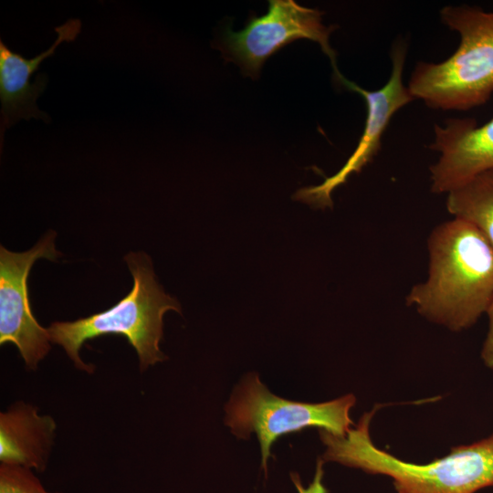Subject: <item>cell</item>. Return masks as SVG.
I'll use <instances>...</instances> for the list:
<instances>
[{"label": "cell", "mask_w": 493, "mask_h": 493, "mask_svg": "<svg viewBox=\"0 0 493 493\" xmlns=\"http://www.w3.org/2000/svg\"><path fill=\"white\" fill-rule=\"evenodd\" d=\"M427 249V277L410 289L406 304L450 330L470 328L493 301L492 245L453 217L432 230Z\"/></svg>", "instance_id": "cell-1"}, {"label": "cell", "mask_w": 493, "mask_h": 493, "mask_svg": "<svg viewBox=\"0 0 493 493\" xmlns=\"http://www.w3.org/2000/svg\"><path fill=\"white\" fill-rule=\"evenodd\" d=\"M376 410L365 413L344 436L320 429L326 446L322 459L389 477L397 493H476L493 487V434L471 445L455 446L430 463L406 462L372 443L369 428Z\"/></svg>", "instance_id": "cell-2"}, {"label": "cell", "mask_w": 493, "mask_h": 493, "mask_svg": "<svg viewBox=\"0 0 493 493\" xmlns=\"http://www.w3.org/2000/svg\"><path fill=\"white\" fill-rule=\"evenodd\" d=\"M125 260L133 286L123 299L104 311L73 321H55L47 328L50 341L62 346L81 371L93 372V367L80 359L83 343L108 334L122 335L128 340L137 352L141 372L166 359L159 348L163 317L168 310L181 312L180 304L158 284L146 254L131 252Z\"/></svg>", "instance_id": "cell-3"}, {"label": "cell", "mask_w": 493, "mask_h": 493, "mask_svg": "<svg viewBox=\"0 0 493 493\" xmlns=\"http://www.w3.org/2000/svg\"><path fill=\"white\" fill-rule=\"evenodd\" d=\"M441 21L460 37L446 60L418 62L407 88L429 108L467 110L493 95V11L467 5H446Z\"/></svg>", "instance_id": "cell-4"}, {"label": "cell", "mask_w": 493, "mask_h": 493, "mask_svg": "<svg viewBox=\"0 0 493 493\" xmlns=\"http://www.w3.org/2000/svg\"><path fill=\"white\" fill-rule=\"evenodd\" d=\"M355 403L351 393L318 404L287 400L269 392L258 374L251 372L235 388L226 404L225 425L237 438L257 435L261 468L267 474L270 448L280 436L308 427L344 436L354 426L350 411Z\"/></svg>", "instance_id": "cell-5"}, {"label": "cell", "mask_w": 493, "mask_h": 493, "mask_svg": "<svg viewBox=\"0 0 493 493\" xmlns=\"http://www.w3.org/2000/svg\"><path fill=\"white\" fill-rule=\"evenodd\" d=\"M267 12L253 16L246 26L234 31L226 26L222 47L246 76L258 77L265 61L286 45L301 38L318 43L330 58L334 77L341 74L336 52L330 45L335 26L322 23L323 12L299 5L293 0H270Z\"/></svg>", "instance_id": "cell-6"}, {"label": "cell", "mask_w": 493, "mask_h": 493, "mask_svg": "<svg viewBox=\"0 0 493 493\" xmlns=\"http://www.w3.org/2000/svg\"><path fill=\"white\" fill-rule=\"evenodd\" d=\"M54 231H48L36 246L16 253L0 247V344L16 346L26 366L36 370L50 351L47 329L34 317L28 299L27 277L39 258L56 260Z\"/></svg>", "instance_id": "cell-7"}, {"label": "cell", "mask_w": 493, "mask_h": 493, "mask_svg": "<svg viewBox=\"0 0 493 493\" xmlns=\"http://www.w3.org/2000/svg\"><path fill=\"white\" fill-rule=\"evenodd\" d=\"M406 52L405 41L397 40L393 44L391 51V75L381 89L368 90L345 79L341 74L335 77L339 83L360 94L365 100L367 114L362 134L354 152L336 174L325 179L318 186L299 189L294 198L316 207L331 206V192L343 184L350 174L360 172L378 153L382 137L392 117L400 109L414 100L403 81Z\"/></svg>", "instance_id": "cell-8"}, {"label": "cell", "mask_w": 493, "mask_h": 493, "mask_svg": "<svg viewBox=\"0 0 493 493\" xmlns=\"http://www.w3.org/2000/svg\"><path fill=\"white\" fill-rule=\"evenodd\" d=\"M429 148L439 153L430 170L432 193L448 194L477 175L493 170V118L477 126L472 118L435 124Z\"/></svg>", "instance_id": "cell-9"}, {"label": "cell", "mask_w": 493, "mask_h": 493, "mask_svg": "<svg viewBox=\"0 0 493 493\" xmlns=\"http://www.w3.org/2000/svg\"><path fill=\"white\" fill-rule=\"evenodd\" d=\"M81 30V21L70 18L55 27L57 39L52 46L33 58H26L11 50L0 41V100H1V145L5 131L24 119H39L49 121V116L37 106V98L45 90L48 78L46 73H38L33 83L29 79L38 69L40 63L53 56L63 42H72Z\"/></svg>", "instance_id": "cell-10"}, {"label": "cell", "mask_w": 493, "mask_h": 493, "mask_svg": "<svg viewBox=\"0 0 493 493\" xmlns=\"http://www.w3.org/2000/svg\"><path fill=\"white\" fill-rule=\"evenodd\" d=\"M57 424L37 408L16 402L0 414V461L43 472L55 440Z\"/></svg>", "instance_id": "cell-11"}, {"label": "cell", "mask_w": 493, "mask_h": 493, "mask_svg": "<svg viewBox=\"0 0 493 493\" xmlns=\"http://www.w3.org/2000/svg\"><path fill=\"white\" fill-rule=\"evenodd\" d=\"M446 209L475 226L493 246V170L446 194Z\"/></svg>", "instance_id": "cell-12"}, {"label": "cell", "mask_w": 493, "mask_h": 493, "mask_svg": "<svg viewBox=\"0 0 493 493\" xmlns=\"http://www.w3.org/2000/svg\"><path fill=\"white\" fill-rule=\"evenodd\" d=\"M0 493H51L45 489L30 468L1 463ZM60 493V492H55Z\"/></svg>", "instance_id": "cell-13"}, {"label": "cell", "mask_w": 493, "mask_h": 493, "mask_svg": "<svg viewBox=\"0 0 493 493\" xmlns=\"http://www.w3.org/2000/svg\"><path fill=\"white\" fill-rule=\"evenodd\" d=\"M323 464L324 460L322 458H319L317 460L314 477L307 488L303 487L301 479L298 473H290L291 481L293 482L299 493H329V490L322 483V478L324 475Z\"/></svg>", "instance_id": "cell-14"}, {"label": "cell", "mask_w": 493, "mask_h": 493, "mask_svg": "<svg viewBox=\"0 0 493 493\" xmlns=\"http://www.w3.org/2000/svg\"><path fill=\"white\" fill-rule=\"evenodd\" d=\"M488 329L481 349V359L484 364L493 369V301L487 310Z\"/></svg>", "instance_id": "cell-15"}]
</instances>
